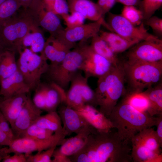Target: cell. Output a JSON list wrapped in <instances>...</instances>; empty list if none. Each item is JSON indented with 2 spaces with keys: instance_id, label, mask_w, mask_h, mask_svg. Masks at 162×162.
Wrapping results in <instances>:
<instances>
[{
  "instance_id": "obj_1",
  "label": "cell",
  "mask_w": 162,
  "mask_h": 162,
  "mask_svg": "<svg viewBox=\"0 0 162 162\" xmlns=\"http://www.w3.org/2000/svg\"><path fill=\"white\" fill-rule=\"evenodd\" d=\"M117 130L120 139L129 144L133 137L146 128L155 126L156 117L136 110L123 99L117 103L108 117Z\"/></svg>"
},
{
  "instance_id": "obj_2",
  "label": "cell",
  "mask_w": 162,
  "mask_h": 162,
  "mask_svg": "<svg viewBox=\"0 0 162 162\" xmlns=\"http://www.w3.org/2000/svg\"><path fill=\"white\" fill-rule=\"evenodd\" d=\"M88 148L94 162H130L131 148L121 140L117 132H98L94 134Z\"/></svg>"
},
{
  "instance_id": "obj_3",
  "label": "cell",
  "mask_w": 162,
  "mask_h": 162,
  "mask_svg": "<svg viewBox=\"0 0 162 162\" xmlns=\"http://www.w3.org/2000/svg\"><path fill=\"white\" fill-rule=\"evenodd\" d=\"M125 81L128 90L125 94L140 93L161 81L162 61L128 64L123 62Z\"/></svg>"
},
{
  "instance_id": "obj_4",
  "label": "cell",
  "mask_w": 162,
  "mask_h": 162,
  "mask_svg": "<svg viewBox=\"0 0 162 162\" xmlns=\"http://www.w3.org/2000/svg\"><path fill=\"white\" fill-rule=\"evenodd\" d=\"M40 30L24 9L19 15L15 14L0 23V41L5 50L19 52L24 37L30 32Z\"/></svg>"
},
{
  "instance_id": "obj_5",
  "label": "cell",
  "mask_w": 162,
  "mask_h": 162,
  "mask_svg": "<svg viewBox=\"0 0 162 162\" xmlns=\"http://www.w3.org/2000/svg\"><path fill=\"white\" fill-rule=\"evenodd\" d=\"M86 42H80L70 50L60 63L49 64L46 72L51 82L64 89L67 88L72 79L80 70L85 56Z\"/></svg>"
},
{
  "instance_id": "obj_6",
  "label": "cell",
  "mask_w": 162,
  "mask_h": 162,
  "mask_svg": "<svg viewBox=\"0 0 162 162\" xmlns=\"http://www.w3.org/2000/svg\"><path fill=\"white\" fill-rule=\"evenodd\" d=\"M19 53L20 57L16 61L17 69L31 90H34L40 82L42 75L48 69L47 59L43 52L39 55L28 48Z\"/></svg>"
},
{
  "instance_id": "obj_7",
  "label": "cell",
  "mask_w": 162,
  "mask_h": 162,
  "mask_svg": "<svg viewBox=\"0 0 162 162\" xmlns=\"http://www.w3.org/2000/svg\"><path fill=\"white\" fill-rule=\"evenodd\" d=\"M106 84L105 97L100 106V111L108 117L113 109L117 104L119 98L125 94V81L123 62L120 61L113 65L105 76Z\"/></svg>"
},
{
  "instance_id": "obj_8",
  "label": "cell",
  "mask_w": 162,
  "mask_h": 162,
  "mask_svg": "<svg viewBox=\"0 0 162 162\" xmlns=\"http://www.w3.org/2000/svg\"><path fill=\"white\" fill-rule=\"evenodd\" d=\"M108 12L107 21L104 20L102 26L110 32H115L129 40L136 43L143 40L158 38L149 33L143 22L136 26L121 14Z\"/></svg>"
},
{
  "instance_id": "obj_9",
  "label": "cell",
  "mask_w": 162,
  "mask_h": 162,
  "mask_svg": "<svg viewBox=\"0 0 162 162\" xmlns=\"http://www.w3.org/2000/svg\"><path fill=\"white\" fill-rule=\"evenodd\" d=\"M25 10L36 25L49 32L50 36L55 37L65 29L57 15L46 9L42 0H34Z\"/></svg>"
},
{
  "instance_id": "obj_10",
  "label": "cell",
  "mask_w": 162,
  "mask_h": 162,
  "mask_svg": "<svg viewBox=\"0 0 162 162\" xmlns=\"http://www.w3.org/2000/svg\"><path fill=\"white\" fill-rule=\"evenodd\" d=\"M126 56L124 62L128 64L162 61V40L158 38L140 42L130 48Z\"/></svg>"
},
{
  "instance_id": "obj_11",
  "label": "cell",
  "mask_w": 162,
  "mask_h": 162,
  "mask_svg": "<svg viewBox=\"0 0 162 162\" xmlns=\"http://www.w3.org/2000/svg\"><path fill=\"white\" fill-rule=\"evenodd\" d=\"M66 135L63 132L54 133L51 137L43 140L21 137L14 140L8 147V152L10 153L31 154L32 152H40L61 144Z\"/></svg>"
},
{
  "instance_id": "obj_12",
  "label": "cell",
  "mask_w": 162,
  "mask_h": 162,
  "mask_svg": "<svg viewBox=\"0 0 162 162\" xmlns=\"http://www.w3.org/2000/svg\"><path fill=\"white\" fill-rule=\"evenodd\" d=\"M113 66L109 60L94 51L90 45L86 44L84 58L80 68L85 77L99 78L104 76Z\"/></svg>"
},
{
  "instance_id": "obj_13",
  "label": "cell",
  "mask_w": 162,
  "mask_h": 162,
  "mask_svg": "<svg viewBox=\"0 0 162 162\" xmlns=\"http://www.w3.org/2000/svg\"><path fill=\"white\" fill-rule=\"evenodd\" d=\"M42 112V110L35 105L30 94H28L26 103L10 126L14 139L19 138L28 127L34 124Z\"/></svg>"
},
{
  "instance_id": "obj_14",
  "label": "cell",
  "mask_w": 162,
  "mask_h": 162,
  "mask_svg": "<svg viewBox=\"0 0 162 162\" xmlns=\"http://www.w3.org/2000/svg\"><path fill=\"white\" fill-rule=\"evenodd\" d=\"M88 79L80 74L77 73L70 82V86L66 93V104L75 110L85 105V100L90 91Z\"/></svg>"
},
{
  "instance_id": "obj_15",
  "label": "cell",
  "mask_w": 162,
  "mask_h": 162,
  "mask_svg": "<svg viewBox=\"0 0 162 162\" xmlns=\"http://www.w3.org/2000/svg\"><path fill=\"white\" fill-rule=\"evenodd\" d=\"M104 17L98 21L71 28H66L55 37H61L69 42H86L98 33L104 21Z\"/></svg>"
},
{
  "instance_id": "obj_16",
  "label": "cell",
  "mask_w": 162,
  "mask_h": 162,
  "mask_svg": "<svg viewBox=\"0 0 162 162\" xmlns=\"http://www.w3.org/2000/svg\"><path fill=\"white\" fill-rule=\"evenodd\" d=\"M58 112L63 124V131L66 136L73 133L77 134L91 126L77 111L67 105L61 106Z\"/></svg>"
},
{
  "instance_id": "obj_17",
  "label": "cell",
  "mask_w": 162,
  "mask_h": 162,
  "mask_svg": "<svg viewBox=\"0 0 162 162\" xmlns=\"http://www.w3.org/2000/svg\"><path fill=\"white\" fill-rule=\"evenodd\" d=\"M96 131L97 130L91 126L79 132L75 136L64 139L61 147L58 149H55L53 154L68 157L75 154L84 146L89 135Z\"/></svg>"
},
{
  "instance_id": "obj_18",
  "label": "cell",
  "mask_w": 162,
  "mask_h": 162,
  "mask_svg": "<svg viewBox=\"0 0 162 162\" xmlns=\"http://www.w3.org/2000/svg\"><path fill=\"white\" fill-rule=\"evenodd\" d=\"M0 86V95L4 98L28 94L31 90L18 69L10 76L2 80Z\"/></svg>"
},
{
  "instance_id": "obj_19",
  "label": "cell",
  "mask_w": 162,
  "mask_h": 162,
  "mask_svg": "<svg viewBox=\"0 0 162 162\" xmlns=\"http://www.w3.org/2000/svg\"><path fill=\"white\" fill-rule=\"evenodd\" d=\"M92 126L99 132H106L113 128L108 118L94 106L86 104L76 110Z\"/></svg>"
},
{
  "instance_id": "obj_20",
  "label": "cell",
  "mask_w": 162,
  "mask_h": 162,
  "mask_svg": "<svg viewBox=\"0 0 162 162\" xmlns=\"http://www.w3.org/2000/svg\"><path fill=\"white\" fill-rule=\"evenodd\" d=\"M27 94H22L8 98L0 96V110L10 126L26 103Z\"/></svg>"
},
{
  "instance_id": "obj_21",
  "label": "cell",
  "mask_w": 162,
  "mask_h": 162,
  "mask_svg": "<svg viewBox=\"0 0 162 162\" xmlns=\"http://www.w3.org/2000/svg\"><path fill=\"white\" fill-rule=\"evenodd\" d=\"M69 12H76L86 19L93 21L103 17L102 9L97 3L89 0H66Z\"/></svg>"
},
{
  "instance_id": "obj_22",
  "label": "cell",
  "mask_w": 162,
  "mask_h": 162,
  "mask_svg": "<svg viewBox=\"0 0 162 162\" xmlns=\"http://www.w3.org/2000/svg\"><path fill=\"white\" fill-rule=\"evenodd\" d=\"M131 156L134 162H161L162 154L152 152L142 143L133 138Z\"/></svg>"
},
{
  "instance_id": "obj_23",
  "label": "cell",
  "mask_w": 162,
  "mask_h": 162,
  "mask_svg": "<svg viewBox=\"0 0 162 162\" xmlns=\"http://www.w3.org/2000/svg\"><path fill=\"white\" fill-rule=\"evenodd\" d=\"M142 93L149 104L148 113L151 116L162 114V83L161 81L147 88Z\"/></svg>"
},
{
  "instance_id": "obj_24",
  "label": "cell",
  "mask_w": 162,
  "mask_h": 162,
  "mask_svg": "<svg viewBox=\"0 0 162 162\" xmlns=\"http://www.w3.org/2000/svg\"><path fill=\"white\" fill-rule=\"evenodd\" d=\"M99 32L100 36L116 54L123 52L137 44L113 32L100 30Z\"/></svg>"
},
{
  "instance_id": "obj_25",
  "label": "cell",
  "mask_w": 162,
  "mask_h": 162,
  "mask_svg": "<svg viewBox=\"0 0 162 162\" xmlns=\"http://www.w3.org/2000/svg\"><path fill=\"white\" fill-rule=\"evenodd\" d=\"M133 138L139 141L149 149L160 154L162 147L156 131L150 128L144 129L136 134Z\"/></svg>"
},
{
  "instance_id": "obj_26",
  "label": "cell",
  "mask_w": 162,
  "mask_h": 162,
  "mask_svg": "<svg viewBox=\"0 0 162 162\" xmlns=\"http://www.w3.org/2000/svg\"><path fill=\"white\" fill-rule=\"evenodd\" d=\"M91 38V43L90 46L94 51L107 59L113 65H116L120 62V61L117 54L112 51L107 43L98 34Z\"/></svg>"
},
{
  "instance_id": "obj_27",
  "label": "cell",
  "mask_w": 162,
  "mask_h": 162,
  "mask_svg": "<svg viewBox=\"0 0 162 162\" xmlns=\"http://www.w3.org/2000/svg\"><path fill=\"white\" fill-rule=\"evenodd\" d=\"M16 52L14 51L5 50L0 54V82L17 70Z\"/></svg>"
},
{
  "instance_id": "obj_28",
  "label": "cell",
  "mask_w": 162,
  "mask_h": 162,
  "mask_svg": "<svg viewBox=\"0 0 162 162\" xmlns=\"http://www.w3.org/2000/svg\"><path fill=\"white\" fill-rule=\"evenodd\" d=\"M34 123L39 127L50 130L54 133H63L61 118L56 111L41 115Z\"/></svg>"
},
{
  "instance_id": "obj_29",
  "label": "cell",
  "mask_w": 162,
  "mask_h": 162,
  "mask_svg": "<svg viewBox=\"0 0 162 162\" xmlns=\"http://www.w3.org/2000/svg\"><path fill=\"white\" fill-rule=\"evenodd\" d=\"M45 42L44 36L40 30L32 32L23 39L22 49L30 47L29 49L33 52L41 53L43 51Z\"/></svg>"
},
{
  "instance_id": "obj_30",
  "label": "cell",
  "mask_w": 162,
  "mask_h": 162,
  "mask_svg": "<svg viewBox=\"0 0 162 162\" xmlns=\"http://www.w3.org/2000/svg\"><path fill=\"white\" fill-rule=\"evenodd\" d=\"M123 99L134 108L140 112L147 113L148 101L142 93L125 94Z\"/></svg>"
},
{
  "instance_id": "obj_31",
  "label": "cell",
  "mask_w": 162,
  "mask_h": 162,
  "mask_svg": "<svg viewBox=\"0 0 162 162\" xmlns=\"http://www.w3.org/2000/svg\"><path fill=\"white\" fill-rule=\"evenodd\" d=\"M54 132L39 127L34 123L28 127L19 138L26 137L33 139L43 140L51 137Z\"/></svg>"
},
{
  "instance_id": "obj_32",
  "label": "cell",
  "mask_w": 162,
  "mask_h": 162,
  "mask_svg": "<svg viewBox=\"0 0 162 162\" xmlns=\"http://www.w3.org/2000/svg\"><path fill=\"white\" fill-rule=\"evenodd\" d=\"M21 7L18 0H6L0 4V23L10 18Z\"/></svg>"
},
{
  "instance_id": "obj_33",
  "label": "cell",
  "mask_w": 162,
  "mask_h": 162,
  "mask_svg": "<svg viewBox=\"0 0 162 162\" xmlns=\"http://www.w3.org/2000/svg\"><path fill=\"white\" fill-rule=\"evenodd\" d=\"M121 14L135 26L140 25L143 20L142 12L134 6L124 5Z\"/></svg>"
},
{
  "instance_id": "obj_34",
  "label": "cell",
  "mask_w": 162,
  "mask_h": 162,
  "mask_svg": "<svg viewBox=\"0 0 162 162\" xmlns=\"http://www.w3.org/2000/svg\"><path fill=\"white\" fill-rule=\"evenodd\" d=\"M140 4L143 20H146L153 16L161 6L162 0H142Z\"/></svg>"
},
{
  "instance_id": "obj_35",
  "label": "cell",
  "mask_w": 162,
  "mask_h": 162,
  "mask_svg": "<svg viewBox=\"0 0 162 162\" xmlns=\"http://www.w3.org/2000/svg\"><path fill=\"white\" fill-rule=\"evenodd\" d=\"M56 146H53L35 155H25L27 162H52L51 158Z\"/></svg>"
},
{
  "instance_id": "obj_36",
  "label": "cell",
  "mask_w": 162,
  "mask_h": 162,
  "mask_svg": "<svg viewBox=\"0 0 162 162\" xmlns=\"http://www.w3.org/2000/svg\"><path fill=\"white\" fill-rule=\"evenodd\" d=\"M70 13V14L62 16L67 26L66 28H72L84 24L85 19L81 14L76 12Z\"/></svg>"
},
{
  "instance_id": "obj_37",
  "label": "cell",
  "mask_w": 162,
  "mask_h": 162,
  "mask_svg": "<svg viewBox=\"0 0 162 162\" xmlns=\"http://www.w3.org/2000/svg\"><path fill=\"white\" fill-rule=\"evenodd\" d=\"M105 76L98 78L97 87L94 91L98 106L100 105L105 97L106 93V84Z\"/></svg>"
},
{
  "instance_id": "obj_38",
  "label": "cell",
  "mask_w": 162,
  "mask_h": 162,
  "mask_svg": "<svg viewBox=\"0 0 162 162\" xmlns=\"http://www.w3.org/2000/svg\"><path fill=\"white\" fill-rule=\"evenodd\" d=\"M51 12L61 16L68 14L69 8L66 0H55Z\"/></svg>"
},
{
  "instance_id": "obj_39",
  "label": "cell",
  "mask_w": 162,
  "mask_h": 162,
  "mask_svg": "<svg viewBox=\"0 0 162 162\" xmlns=\"http://www.w3.org/2000/svg\"><path fill=\"white\" fill-rule=\"evenodd\" d=\"M146 25L150 26L157 34L162 35V19L157 16H152L145 20Z\"/></svg>"
},
{
  "instance_id": "obj_40",
  "label": "cell",
  "mask_w": 162,
  "mask_h": 162,
  "mask_svg": "<svg viewBox=\"0 0 162 162\" xmlns=\"http://www.w3.org/2000/svg\"><path fill=\"white\" fill-rule=\"evenodd\" d=\"M8 122L0 110V128L10 137L14 139L12 129Z\"/></svg>"
},
{
  "instance_id": "obj_41",
  "label": "cell",
  "mask_w": 162,
  "mask_h": 162,
  "mask_svg": "<svg viewBox=\"0 0 162 162\" xmlns=\"http://www.w3.org/2000/svg\"><path fill=\"white\" fill-rule=\"evenodd\" d=\"M2 162H27V161L26 157L25 154L15 153L12 156L8 154L2 160Z\"/></svg>"
},
{
  "instance_id": "obj_42",
  "label": "cell",
  "mask_w": 162,
  "mask_h": 162,
  "mask_svg": "<svg viewBox=\"0 0 162 162\" xmlns=\"http://www.w3.org/2000/svg\"><path fill=\"white\" fill-rule=\"evenodd\" d=\"M14 139L0 128V145L9 146Z\"/></svg>"
},
{
  "instance_id": "obj_43",
  "label": "cell",
  "mask_w": 162,
  "mask_h": 162,
  "mask_svg": "<svg viewBox=\"0 0 162 162\" xmlns=\"http://www.w3.org/2000/svg\"><path fill=\"white\" fill-rule=\"evenodd\" d=\"M155 126L157 128L156 131L160 144L162 146V114L158 115L156 117Z\"/></svg>"
},
{
  "instance_id": "obj_44",
  "label": "cell",
  "mask_w": 162,
  "mask_h": 162,
  "mask_svg": "<svg viewBox=\"0 0 162 162\" xmlns=\"http://www.w3.org/2000/svg\"><path fill=\"white\" fill-rule=\"evenodd\" d=\"M52 162H71L70 158L67 157L60 155H53Z\"/></svg>"
},
{
  "instance_id": "obj_45",
  "label": "cell",
  "mask_w": 162,
  "mask_h": 162,
  "mask_svg": "<svg viewBox=\"0 0 162 162\" xmlns=\"http://www.w3.org/2000/svg\"><path fill=\"white\" fill-rule=\"evenodd\" d=\"M141 0H117V2L122 3L124 5L135 6L140 4Z\"/></svg>"
},
{
  "instance_id": "obj_46",
  "label": "cell",
  "mask_w": 162,
  "mask_h": 162,
  "mask_svg": "<svg viewBox=\"0 0 162 162\" xmlns=\"http://www.w3.org/2000/svg\"><path fill=\"white\" fill-rule=\"evenodd\" d=\"M117 0H107L106 4L103 11L104 15L109 12L115 4L117 2Z\"/></svg>"
},
{
  "instance_id": "obj_47",
  "label": "cell",
  "mask_w": 162,
  "mask_h": 162,
  "mask_svg": "<svg viewBox=\"0 0 162 162\" xmlns=\"http://www.w3.org/2000/svg\"><path fill=\"white\" fill-rule=\"evenodd\" d=\"M46 9L51 11L55 0H42Z\"/></svg>"
},
{
  "instance_id": "obj_48",
  "label": "cell",
  "mask_w": 162,
  "mask_h": 162,
  "mask_svg": "<svg viewBox=\"0 0 162 162\" xmlns=\"http://www.w3.org/2000/svg\"><path fill=\"white\" fill-rule=\"evenodd\" d=\"M8 147L0 148V161H2L4 158L8 154Z\"/></svg>"
},
{
  "instance_id": "obj_49",
  "label": "cell",
  "mask_w": 162,
  "mask_h": 162,
  "mask_svg": "<svg viewBox=\"0 0 162 162\" xmlns=\"http://www.w3.org/2000/svg\"><path fill=\"white\" fill-rule=\"evenodd\" d=\"M24 9H27L34 0H18Z\"/></svg>"
},
{
  "instance_id": "obj_50",
  "label": "cell",
  "mask_w": 162,
  "mask_h": 162,
  "mask_svg": "<svg viewBox=\"0 0 162 162\" xmlns=\"http://www.w3.org/2000/svg\"><path fill=\"white\" fill-rule=\"evenodd\" d=\"M106 1L107 0H98L97 2L96 3L98 6L102 9L103 13L104 9L106 4Z\"/></svg>"
},
{
  "instance_id": "obj_51",
  "label": "cell",
  "mask_w": 162,
  "mask_h": 162,
  "mask_svg": "<svg viewBox=\"0 0 162 162\" xmlns=\"http://www.w3.org/2000/svg\"><path fill=\"white\" fill-rule=\"evenodd\" d=\"M4 50H5L2 46L0 41V54Z\"/></svg>"
},
{
  "instance_id": "obj_52",
  "label": "cell",
  "mask_w": 162,
  "mask_h": 162,
  "mask_svg": "<svg viewBox=\"0 0 162 162\" xmlns=\"http://www.w3.org/2000/svg\"><path fill=\"white\" fill-rule=\"evenodd\" d=\"M6 0H0V4L4 2Z\"/></svg>"
},
{
  "instance_id": "obj_53",
  "label": "cell",
  "mask_w": 162,
  "mask_h": 162,
  "mask_svg": "<svg viewBox=\"0 0 162 162\" xmlns=\"http://www.w3.org/2000/svg\"><path fill=\"white\" fill-rule=\"evenodd\" d=\"M1 146H2L0 145V148H1Z\"/></svg>"
},
{
  "instance_id": "obj_54",
  "label": "cell",
  "mask_w": 162,
  "mask_h": 162,
  "mask_svg": "<svg viewBox=\"0 0 162 162\" xmlns=\"http://www.w3.org/2000/svg\"></svg>"
}]
</instances>
